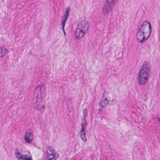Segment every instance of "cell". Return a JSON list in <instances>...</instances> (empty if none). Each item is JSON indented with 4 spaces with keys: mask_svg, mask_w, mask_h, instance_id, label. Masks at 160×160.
Listing matches in <instances>:
<instances>
[{
    "mask_svg": "<svg viewBox=\"0 0 160 160\" xmlns=\"http://www.w3.org/2000/svg\"><path fill=\"white\" fill-rule=\"evenodd\" d=\"M84 119L83 120L82 124V129L80 131V136L81 139L84 142H86L87 140L86 137V126H87V122H86V117L88 115V111L87 109H84L83 111Z\"/></svg>",
    "mask_w": 160,
    "mask_h": 160,
    "instance_id": "5b68a950",
    "label": "cell"
},
{
    "mask_svg": "<svg viewBox=\"0 0 160 160\" xmlns=\"http://www.w3.org/2000/svg\"><path fill=\"white\" fill-rule=\"evenodd\" d=\"M25 141L26 143H30L33 140V132L31 130H28L25 134Z\"/></svg>",
    "mask_w": 160,
    "mask_h": 160,
    "instance_id": "9c48e42d",
    "label": "cell"
},
{
    "mask_svg": "<svg viewBox=\"0 0 160 160\" xmlns=\"http://www.w3.org/2000/svg\"><path fill=\"white\" fill-rule=\"evenodd\" d=\"M45 95V88L44 85H41L36 87L33 96L35 102V108L39 111L44 108Z\"/></svg>",
    "mask_w": 160,
    "mask_h": 160,
    "instance_id": "6da1fadb",
    "label": "cell"
},
{
    "mask_svg": "<svg viewBox=\"0 0 160 160\" xmlns=\"http://www.w3.org/2000/svg\"><path fill=\"white\" fill-rule=\"evenodd\" d=\"M108 101L107 98H103L101 100H100V106L101 108H104L108 104Z\"/></svg>",
    "mask_w": 160,
    "mask_h": 160,
    "instance_id": "8fae6325",
    "label": "cell"
},
{
    "mask_svg": "<svg viewBox=\"0 0 160 160\" xmlns=\"http://www.w3.org/2000/svg\"><path fill=\"white\" fill-rule=\"evenodd\" d=\"M90 24L87 20H82L79 22L77 29L75 32V36L77 40H80L84 36L89 29Z\"/></svg>",
    "mask_w": 160,
    "mask_h": 160,
    "instance_id": "277c9868",
    "label": "cell"
},
{
    "mask_svg": "<svg viewBox=\"0 0 160 160\" xmlns=\"http://www.w3.org/2000/svg\"><path fill=\"white\" fill-rule=\"evenodd\" d=\"M118 1L119 0H107L103 7V14L106 15L111 12Z\"/></svg>",
    "mask_w": 160,
    "mask_h": 160,
    "instance_id": "8992f818",
    "label": "cell"
},
{
    "mask_svg": "<svg viewBox=\"0 0 160 160\" xmlns=\"http://www.w3.org/2000/svg\"><path fill=\"white\" fill-rule=\"evenodd\" d=\"M150 75V64L147 61H145L141 66L139 73L138 81L140 85H144L146 83Z\"/></svg>",
    "mask_w": 160,
    "mask_h": 160,
    "instance_id": "3957f363",
    "label": "cell"
},
{
    "mask_svg": "<svg viewBox=\"0 0 160 160\" xmlns=\"http://www.w3.org/2000/svg\"><path fill=\"white\" fill-rule=\"evenodd\" d=\"M58 157V154L56 152L54 148L51 147H48L46 156L47 160H56Z\"/></svg>",
    "mask_w": 160,
    "mask_h": 160,
    "instance_id": "52a82bcc",
    "label": "cell"
},
{
    "mask_svg": "<svg viewBox=\"0 0 160 160\" xmlns=\"http://www.w3.org/2000/svg\"><path fill=\"white\" fill-rule=\"evenodd\" d=\"M15 155L18 160H31L32 159V158L28 155H22L21 153L17 149H16V151H15Z\"/></svg>",
    "mask_w": 160,
    "mask_h": 160,
    "instance_id": "30bf717a",
    "label": "cell"
},
{
    "mask_svg": "<svg viewBox=\"0 0 160 160\" xmlns=\"http://www.w3.org/2000/svg\"><path fill=\"white\" fill-rule=\"evenodd\" d=\"M70 8L68 7L66 10L64 16L63 18V20H62V29H63V32H64V35H65V32L64 31L65 25L66 23L67 20L68 19L69 17V13H70Z\"/></svg>",
    "mask_w": 160,
    "mask_h": 160,
    "instance_id": "ba28073f",
    "label": "cell"
},
{
    "mask_svg": "<svg viewBox=\"0 0 160 160\" xmlns=\"http://www.w3.org/2000/svg\"><path fill=\"white\" fill-rule=\"evenodd\" d=\"M1 57H4L8 53V50L5 48H1Z\"/></svg>",
    "mask_w": 160,
    "mask_h": 160,
    "instance_id": "7c38bea8",
    "label": "cell"
},
{
    "mask_svg": "<svg viewBox=\"0 0 160 160\" xmlns=\"http://www.w3.org/2000/svg\"><path fill=\"white\" fill-rule=\"evenodd\" d=\"M152 27L150 22L145 21L137 33V40L139 43H143L149 38L151 34Z\"/></svg>",
    "mask_w": 160,
    "mask_h": 160,
    "instance_id": "7a4b0ae2",
    "label": "cell"
}]
</instances>
